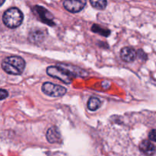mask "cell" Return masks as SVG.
Here are the masks:
<instances>
[{"label": "cell", "instance_id": "cell-1", "mask_svg": "<svg viewBox=\"0 0 156 156\" xmlns=\"http://www.w3.org/2000/svg\"><path fill=\"white\" fill-rule=\"evenodd\" d=\"M2 67L8 74L21 75L25 68V61L18 56H9L2 61Z\"/></svg>", "mask_w": 156, "mask_h": 156}, {"label": "cell", "instance_id": "cell-9", "mask_svg": "<svg viewBox=\"0 0 156 156\" xmlns=\"http://www.w3.org/2000/svg\"><path fill=\"white\" fill-rule=\"evenodd\" d=\"M140 149L144 155L152 156L155 154V147L152 143L149 140H144L140 145Z\"/></svg>", "mask_w": 156, "mask_h": 156}, {"label": "cell", "instance_id": "cell-16", "mask_svg": "<svg viewBox=\"0 0 156 156\" xmlns=\"http://www.w3.org/2000/svg\"><path fill=\"white\" fill-rule=\"evenodd\" d=\"M5 0H0V6L2 5L3 3L5 2Z\"/></svg>", "mask_w": 156, "mask_h": 156}, {"label": "cell", "instance_id": "cell-6", "mask_svg": "<svg viewBox=\"0 0 156 156\" xmlns=\"http://www.w3.org/2000/svg\"><path fill=\"white\" fill-rule=\"evenodd\" d=\"M35 11L44 24H47L51 26L54 25L53 21V15L48 10L44 9V7H41V6H35Z\"/></svg>", "mask_w": 156, "mask_h": 156}, {"label": "cell", "instance_id": "cell-8", "mask_svg": "<svg viewBox=\"0 0 156 156\" xmlns=\"http://www.w3.org/2000/svg\"><path fill=\"white\" fill-rule=\"evenodd\" d=\"M47 140L50 143H59L61 140V135L56 126H52L47 130L46 134Z\"/></svg>", "mask_w": 156, "mask_h": 156}, {"label": "cell", "instance_id": "cell-11", "mask_svg": "<svg viewBox=\"0 0 156 156\" xmlns=\"http://www.w3.org/2000/svg\"><path fill=\"white\" fill-rule=\"evenodd\" d=\"M90 3L94 9H98V10L105 9L108 4L106 0H90Z\"/></svg>", "mask_w": 156, "mask_h": 156}, {"label": "cell", "instance_id": "cell-14", "mask_svg": "<svg viewBox=\"0 0 156 156\" xmlns=\"http://www.w3.org/2000/svg\"><path fill=\"white\" fill-rule=\"evenodd\" d=\"M9 95V92L6 90L4 89H0V100L6 98Z\"/></svg>", "mask_w": 156, "mask_h": 156}, {"label": "cell", "instance_id": "cell-7", "mask_svg": "<svg viewBox=\"0 0 156 156\" xmlns=\"http://www.w3.org/2000/svg\"><path fill=\"white\" fill-rule=\"evenodd\" d=\"M137 56L136 51L132 47H123L120 51V57L124 62H130L136 59Z\"/></svg>", "mask_w": 156, "mask_h": 156}, {"label": "cell", "instance_id": "cell-3", "mask_svg": "<svg viewBox=\"0 0 156 156\" xmlns=\"http://www.w3.org/2000/svg\"><path fill=\"white\" fill-rule=\"evenodd\" d=\"M47 73L49 76L59 79L67 85L73 82V78H74V76L66 69L62 66V64L57 65V66H51L47 67Z\"/></svg>", "mask_w": 156, "mask_h": 156}, {"label": "cell", "instance_id": "cell-5", "mask_svg": "<svg viewBox=\"0 0 156 156\" xmlns=\"http://www.w3.org/2000/svg\"><path fill=\"white\" fill-rule=\"evenodd\" d=\"M86 5V0H65L63 6L67 11L73 13L81 12Z\"/></svg>", "mask_w": 156, "mask_h": 156}, {"label": "cell", "instance_id": "cell-4", "mask_svg": "<svg viewBox=\"0 0 156 156\" xmlns=\"http://www.w3.org/2000/svg\"><path fill=\"white\" fill-rule=\"evenodd\" d=\"M42 91L44 94L51 97H61L66 93V88L51 82H45L42 85Z\"/></svg>", "mask_w": 156, "mask_h": 156}, {"label": "cell", "instance_id": "cell-13", "mask_svg": "<svg viewBox=\"0 0 156 156\" xmlns=\"http://www.w3.org/2000/svg\"><path fill=\"white\" fill-rule=\"evenodd\" d=\"M44 37V34L41 31H35L33 34L30 35V41H34V42H36V41H41L42 37Z\"/></svg>", "mask_w": 156, "mask_h": 156}, {"label": "cell", "instance_id": "cell-10", "mask_svg": "<svg viewBox=\"0 0 156 156\" xmlns=\"http://www.w3.org/2000/svg\"><path fill=\"white\" fill-rule=\"evenodd\" d=\"M101 105V102L100 99L95 97H91V98L88 100V108L91 111H94L98 109Z\"/></svg>", "mask_w": 156, "mask_h": 156}, {"label": "cell", "instance_id": "cell-2", "mask_svg": "<svg viewBox=\"0 0 156 156\" xmlns=\"http://www.w3.org/2000/svg\"><path fill=\"white\" fill-rule=\"evenodd\" d=\"M23 14L18 8H11L5 11L2 17L5 25L9 28H15L21 24L23 21Z\"/></svg>", "mask_w": 156, "mask_h": 156}, {"label": "cell", "instance_id": "cell-15", "mask_svg": "<svg viewBox=\"0 0 156 156\" xmlns=\"http://www.w3.org/2000/svg\"><path fill=\"white\" fill-rule=\"evenodd\" d=\"M149 139H150V140H152V141H153V142L155 141V129H152V130L151 131L150 133H149Z\"/></svg>", "mask_w": 156, "mask_h": 156}, {"label": "cell", "instance_id": "cell-12", "mask_svg": "<svg viewBox=\"0 0 156 156\" xmlns=\"http://www.w3.org/2000/svg\"><path fill=\"white\" fill-rule=\"evenodd\" d=\"M91 30H92V31L94 32V33L99 34L105 37L109 36V34H111V31H110L109 30L101 28L100 26L97 25V24H94V25L92 26V27H91Z\"/></svg>", "mask_w": 156, "mask_h": 156}]
</instances>
